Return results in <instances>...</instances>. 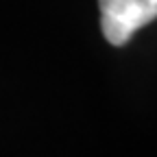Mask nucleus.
Returning a JSON list of instances; mask_svg holds the SVG:
<instances>
[{"mask_svg": "<svg viewBox=\"0 0 157 157\" xmlns=\"http://www.w3.org/2000/svg\"><path fill=\"white\" fill-rule=\"evenodd\" d=\"M101 29L111 46H124L129 39L157 20V0H98Z\"/></svg>", "mask_w": 157, "mask_h": 157, "instance_id": "nucleus-1", "label": "nucleus"}]
</instances>
